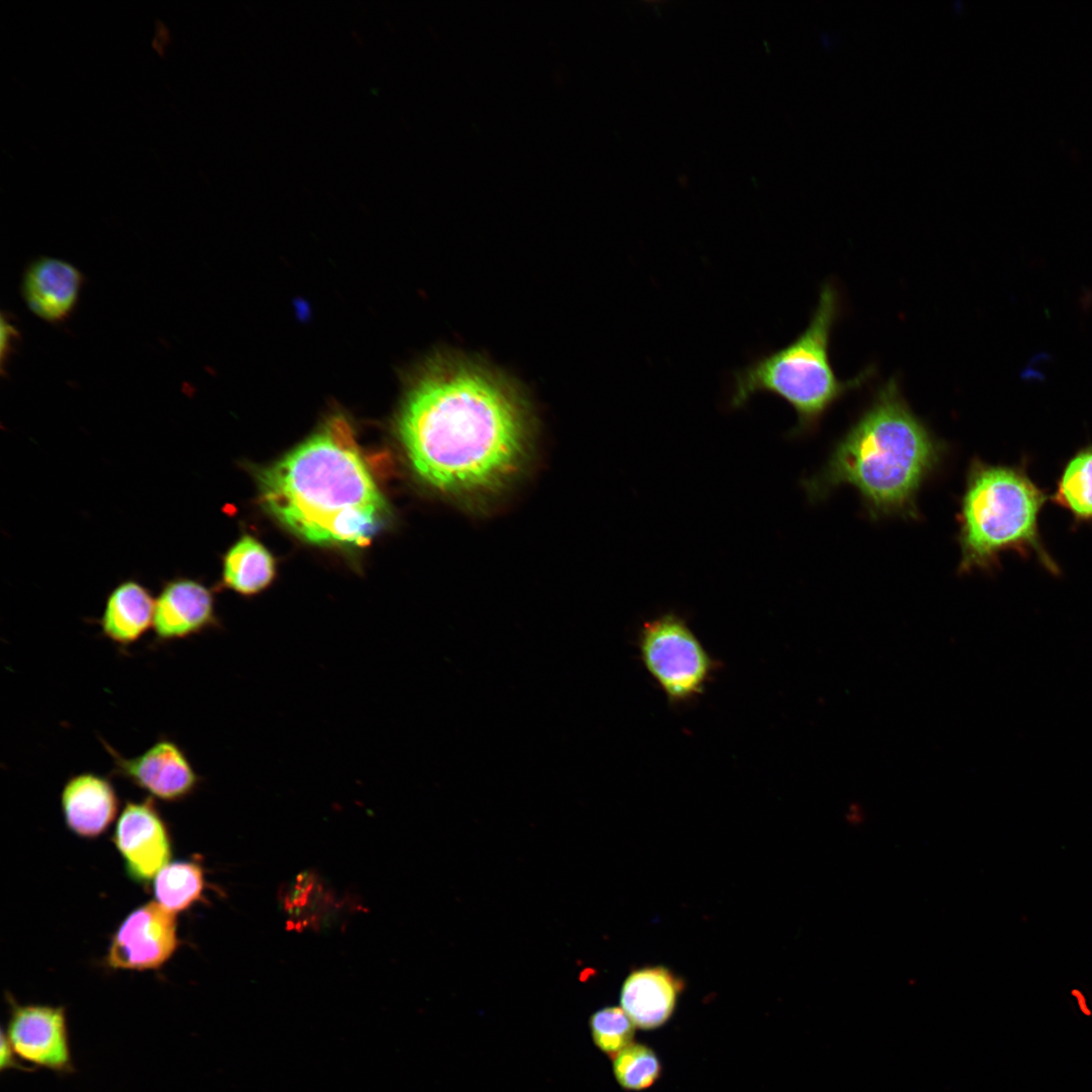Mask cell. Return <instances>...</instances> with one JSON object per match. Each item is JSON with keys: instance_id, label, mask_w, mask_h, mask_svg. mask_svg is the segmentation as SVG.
Wrapping results in <instances>:
<instances>
[{"instance_id": "obj_23", "label": "cell", "mask_w": 1092, "mask_h": 1092, "mask_svg": "<svg viewBox=\"0 0 1092 1092\" xmlns=\"http://www.w3.org/2000/svg\"><path fill=\"white\" fill-rule=\"evenodd\" d=\"M1020 376H1021L1022 379L1027 380V381H1043L1045 379V376L1041 371H1039L1036 368H1033V367H1031L1029 365H1027L1022 370Z\"/></svg>"}, {"instance_id": "obj_11", "label": "cell", "mask_w": 1092, "mask_h": 1092, "mask_svg": "<svg viewBox=\"0 0 1092 1092\" xmlns=\"http://www.w3.org/2000/svg\"><path fill=\"white\" fill-rule=\"evenodd\" d=\"M212 592L198 580L176 577L155 598V642L165 644L219 628Z\"/></svg>"}, {"instance_id": "obj_16", "label": "cell", "mask_w": 1092, "mask_h": 1092, "mask_svg": "<svg viewBox=\"0 0 1092 1092\" xmlns=\"http://www.w3.org/2000/svg\"><path fill=\"white\" fill-rule=\"evenodd\" d=\"M275 576L272 554L251 536H243L225 553L222 563V583L242 596L251 597L264 590Z\"/></svg>"}, {"instance_id": "obj_3", "label": "cell", "mask_w": 1092, "mask_h": 1092, "mask_svg": "<svg viewBox=\"0 0 1092 1092\" xmlns=\"http://www.w3.org/2000/svg\"><path fill=\"white\" fill-rule=\"evenodd\" d=\"M946 453V444L912 411L892 378L875 391L824 466L802 483L812 502L849 485L873 520L917 519V496Z\"/></svg>"}, {"instance_id": "obj_5", "label": "cell", "mask_w": 1092, "mask_h": 1092, "mask_svg": "<svg viewBox=\"0 0 1092 1092\" xmlns=\"http://www.w3.org/2000/svg\"><path fill=\"white\" fill-rule=\"evenodd\" d=\"M1049 496L1025 466L990 464L974 458L968 467L958 514L960 573L994 571L1002 553L1035 557L1060 572L1044 547L1038 517Z\"/></svg>"}, {"instance_id": "obj_7", "label": "cell", "mask_w": 1092, "mask_h": 1092, "mask_svg": "<svg viewBox=\"0 0 1092 1092\" xmlns=\"http://www.w3.org/2000/svg\"><path fill=\"white\" fill-rule=\"evenodd\" d=\"M180 944L177 919L156 901L132 910L113 932L104 964L112 970L161 969Z\"/></svg>"}, {"instance_id": "obj_8", "label": "cell", "mask_w": 1092, "mask_h": 1092, "mask_svg": "<svg viewBox=\"0 0 1092 1092\" xmlns=\"http://www.w3.org/2000/svg\"><path fill=\"white\" fill-rule=\"evenodd\" d=\"M111 839L127 876L141 885L150 884L172 857L169 826L150 796L125 802Z\"/></svg>"}, {"instance_id": "obj_12", "label": "cell", "mask_w": 1092, "mask_h": 1092, "mask_svg": "<svg viewBox=\"0 0 1092 1092\" xmlns=\"http://www.w3.org/2000/svg\"><path fill=\"white\" fill-rule=\"evenodd\" d=\"M65 824L75 835L96 838L115 820L119 799L110 779L93 771L70 777L61 791Z\"/></svg>"}, {"instance_id": "obj_10", "label": "cell", "mask_w": 1092, "mask_h": 1092, "mask_svg": "<svg viewBox=\"0 0 1092 1092\" xmlns=\"http://www.w3.org/2000/svg\"><path fill=\"white\" fill-rule=\"evenodd\" d=\"M6 1036L16 1056L32 1067L59 1074L74 1071L66 1009L46 1004H20L8 996Z\"/></svg>"}, {"instance_id": "obj_6", "label": "cell", "mask_w": 1092, "mask_h": 1092, "mask_svg": "<svg viewBox=\"0 0 1092 1092\" xmlns=\"http://www.w3.org/2000/svg\"><path fill=\"white\" fill-rule=\"evenodd\" d=\"M639 651L646 670L673 705L701 695L717 667L687 622L671 612L642 625Z\"/></svg>"}, {"instance_id": "obj_18", "label": "cell", "mask_w": 1092, "mask_h": 1092, "mask_svg": "<svg viewBox=\"0 0 1092 1092\" xmlns=\"http://www.w3.org/2000/svg\"><path fill=\"white\" fill-rule=\"evenodd\" d=\"M1051 500L1078 523H1092V445L1078 450L1064 466Z\"/></svg>"}, {"instance_id": "obj_25", "label": "cell", "mask_w": 1092, "mask_h": 1092, "mask_svg": "<svg viewBox=\"0 0 1092 1092\" xmlns=\"http://www.w3.org/2000/svg\"><path fill=\"white\" fill-rule=\"evenodd\" d=\"M1072 994H1073V996H1074V997H1075V998L1077 999V1001H1078V1003H1079V1006H1080V1008H1081L1082 1012H1083L1084 1014H1086V1015H1090V1014H1091V1012L1089 1011V1009H1088V1007H1087V1005H1086V1001H1085V997H1084V995H1083V994H1082V993H1081V992H1080L1079 990H1077V989H1074V990L1072 991Z\"/></svg>"}, {"instance_id": "obj_13", "label": "cell", "mask_w": 1092, "mask_h": 1092, "mask_svg": "<svg viewBox=\"0 0 1092 1092\" xmlns=\"http://www.w3.org/2000/svg\"><path fill=\"white\" fill-rule=\"evenodd\" d=\"M84 283L72 264L49 257L32 261L24 271L21 293L29 309L40 318L57 324L72 313Z\"/></svg>"}, {"instance_id": "obj_17", "label": "cell", "mask_w": 1092, "mask_h": 1092, "mask_svg": "<svg viewBox=\"0 0 1092 1092\" xmlns=\"http://www.w3.org/2000/svg\"><path fill=\"white\" fill-rule=\"evenodd\" d=\"M205 888L203 867L195 859L169 862L153 880L156 902L175 914L202 901Z\"/></svg>"}, {"instance_id": "obj_15", "label": "cell", "mask_w": 1092, "mask_h": 1092, "mask_svg": "<svg viewBox=\"0 0 1092 1092\" xmlns=\"http://www.w3.org/2000/svg\"><path fill=\"white\" fill-rule=\"evenodd\" d=\"M155 598L136 580H125L108 595L99 626L103 636L126 648L153 628Z\"/></svg>"}, {"instance_id": "obj_24", "label": "cell", "mask_w": 1092, "mask_h": 1092, "mask_svg": "<svg viewBox=\"0 0 1092 1092\" xmlns=\"http://www.w3.org/2000/svg\"><path fill=\"white\" fill-rule=\"evenodd\" d=\"M1079 305L1084 312L1092 309V288L1084 287L1079 296Z\"/></svg>"}, {"instance_id": "obj_20", "label": "cell", "mask_w": 1092, "mask_h": 1092, "mask_svg": "<svg viewBox=\"0 0 1092 1092\" xmlns=\"http://www.w3.org/2000/svg\"><path fill=\"white\" fill-rule=\"evenodd\" d=\"M589 1025L595 1044L611 1058L633 1043L636 1026L622 1007L609 1006L596 1011Z\"/></svg>"}, {"instance_id": "obj_4", "label": "cell", "mask_w": 1092, "mask_h": 1092, "mask_svg": "<svg viewBox=\"0 0 1092 1092\" xmlns=\"http://www.w3.org/2000/svg\"><path fill=\"white\" fill-rule=\"evenodd\" d=\"M840 311L838 290L832 283H824L807 327L788 345L754 358L734 373L729 406L736 410L758 393H769L795 411L797 424L791 435L815 431L833 404L875 374L869 367L850 379L836 375L830 360V339Z\"/></svg>"}, {"instance_id": "obj_9", "label": "cell", "mask_w": 1092, "mask_h": 1092, "mask_svg": "<svg viewBox=\"0 0 1092 1092\" xmlns=\"http://www.w3.org/2000/svg\"><path fill=\"white\" fill-rule=\"evenodd\" d=\"M101 742L111 757L112 775L128 781L154 799L166 803L184 801L201 783L187 753L168 737H160L133 757H125L106 741Z\"/></svg>"}, {"instance_id": "obj_2", "label": "cell", "mask_w": 1092, "mask_h": 1092, "mask_svg": "<svg viewBox=\"0 0 1092 1092\" xmlns=\"http://www.w3.org/2000/svg\"><path fill=\"white\" fill-rule=\"evenodd\" d=\"M258 485L265 510L313 544L365 546L388 514L351 427L341 416L261 470Z\"/></svg>"}, {"instance_id": "obj_21", "label": "cell", "mask_w": 1092, "mask_h": 1092, "mask_svg": "<svg viewBox=\"0 0 1092 1092\" xmlns=\"http://www.w3.org/2000/svg\"><path fill=\"white\" fill-rule=\"evenodd\" d=\"M19 340V332L8 314L1 315V367L5 372V365L14 352Z\"/></svg>"}, {"instance_id": "obj_1", "label": "cell", "mask_w": 1092, "mask_h": 1092, "mask_svg": "<svg viewBox=\"0 0 1092 1092\" xmlns=\"http://www.w3.org/2000/svg\"><path fill=\"white\" fill-rule=\"evenodd\" d=\"M410 465L433 489L475 497L502 489L527 459L531 423L506 380L475 364L428 365L410 387L397 418Z\"/></svg>"}, {"instance_id": "obj_14", "label": "cell", "mask_w": 1092, "mask_h": 1092, "mask_svg": "<svg viewBox=\"0 0 1092 1092\" xmlns=\"http://www.w3.org/2000/svg\"><path fill=\"white\" fill-rule=\"evenodd\" d=\"M682 981L663 966L644 967L625 979L620 1003L636 1027L654 1029L672 1015Z\"/></svg>"}, {"instance_id": "obj_22", "label": "cell", "mask_w": 1092, "mask_h": 1092, "mask_svg": "<svg viewBox=\"0 0 1092 1092\" xmlns=\"http://www.w3.org/2000/svg\"><path fill=\"white\" fill-rule=\"evenodd\" d=\"M0 1060H1V1064H0L1 1071L10 1070V1069L30 1071V1069H28L29 1067L23 1066L20 1063V1061H19L20 1059L16 1056L15 1052L13 1051V1049H12V1046H11V1044H10L4 1030H2V1033H1V1059Z\"/></svg>"}, {"instance_id": "obj_19", "label": "cell", "mask_w": 1092, "mask_h": 1092, "mask_svg": "<svg viewBox=\"0 0 1092 1092\" xmlns=\"http://www.w3.org/2000/svg\"><path fill=\"white\" fill-rule=\"evenodd\" d=\"M617 1082L627 1090H643L660 1076L661 1066L655 1053L642 1043H631L613 1062Z\"/></svg>"}]
</instances>
